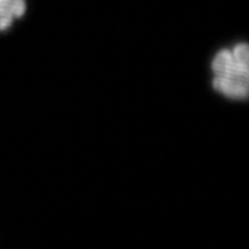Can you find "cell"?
I'll list each match as a JSON object with an SVG mask.
<instances>
[{"label": "cell", "instance_id": "obj_1", "mask_svg": "<svg viewBox=\"0 0 249 249\" xmlns=\"http://www.w3.org/2000/svg\"><path fill=\"white\" fill-rule=\"evenodd\" d=\"M213 89L230 100H245L249 85V47L245 42L222 49L211 62Z\"/></svg>", "mask_w": 249, "mask_h": 249}, {"label": "cell", "instance_id": "obj_2", "mask_svg": "<svg viewBox=\"0 0 249 249\" xmlns=\"http://www.w3.org/2000/svg\"><path fill=\"white\" fill-rule=\"evenodd\" d=\"M27 10L25 0H0V31H6L22 17Z\"/></svg>", "mask_w": 249, "mask_h": 249}]
</instances>
